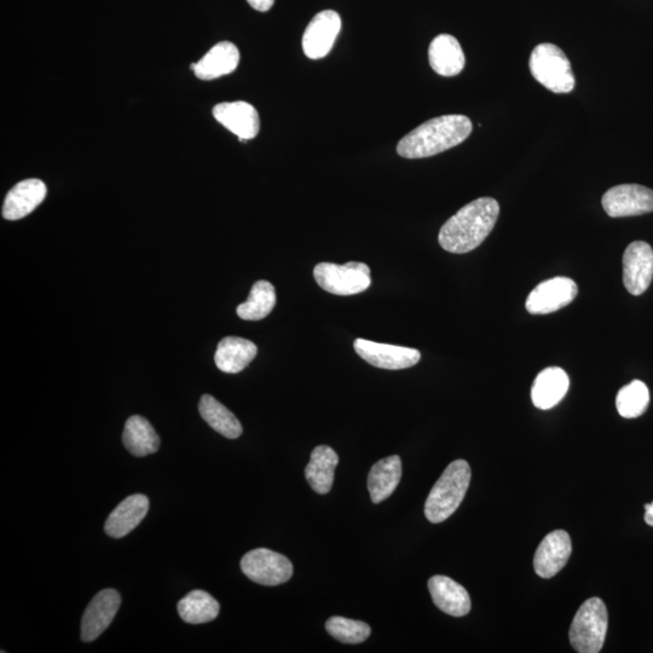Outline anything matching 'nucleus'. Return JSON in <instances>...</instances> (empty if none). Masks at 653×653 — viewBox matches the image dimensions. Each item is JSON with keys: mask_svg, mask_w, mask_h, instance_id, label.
Listing matches in <instances>:
<instances>
[{"mask_svg": "<svg viewBox=\"0 0 653 653\" xmlns=\"http://www.w3.org/2000/svg\"><path fill=\"white\" fill-rule=\"evenodd\" d=\"M471 132V120L465 115H443L409 132L397 144V153L404 159L430 158L459 146Z\"/></svg>", "mask_w": 653, "mask_h": 653, "instance_id": "f03ea898", "label": "nucleus"}, {"mask_svg": "<svg viewBox=\"0 0 653 653\" xmlns=\"http://www.w3.org/2000/svg\"><path fill=\"white\" fill-rule=\"evenodd\" d=\"M579 293L574 280L569 277H553L543 281L529 294L525 308L531 315H548L574 302Z\"/></svg>", "mask_w": 653, "mask_h": 653, "instance_id": "1a4fd4ad", "label": "nucleus"}, {"mask_svg": "<svg viewBox=\"0 0 653 653\" xmlns=\"http://www.w3.org/2000/svg\"><path fill=\"white\" fill-rule=\"evenodd\" d=\"M123 442L125 448L137 458L154 454L160 448L158 433L149 421L140 415H134L127 419Z\"/></svg>", "mask_w": 653, "mask_h": 653, "instance_id": "393cba45", "label": "nucleus"}, {"mask_svg": "<svg viewBox=\"0 0 653 653\" xmlns=\"http://www.w3.org/2000/svg\"><path fill=\"white\" fill-rule=\"evenodd\" d=\"M530 71L533 77L554 94H569L575 89V75L564 51L557 45L543 43L531 52Z\"/></svg>", "mask_w": 653, "mask_h": 653, "instance_id": "20e7f679", "label": "nucleus"}, {"mask_svg": "<svg viewBox=\"0 0 653 653\" xmlns=\"http://www.w3.org/2000/svg\"><path fill=\"white\" fill-rule=\"evenodd\" d=\"M430 65L442 77H455L465 68V54L461 45L450 34H439L432 40L429 49Z\"/></svg>", "mask_w": 653, "mask_h": 653, "instance_id": "412c9836", "label": "nucleus"}, {"mask_svg": "<svg viewBox=\"0 0 653 653\" xmlns=\"http://www.w3.org/2000/svg\"><path fill=\"white\" fill-rule=\"evenodd\" d=\"M314 276L322 290L335 296H355L371 286V269L367 264L350 262L344 265L320 263Z\"/></svg>", "mask_w": 653, "mask_h": 653, "instance_id": "423d86ee", "label": "nucleus"}, {"mask_svg": "<svg viewBox=\"0 0 653 653\" xmlns=\"http://www.w3.org/2000/svg\"><path fill=\"white\" fill-rule=\"evenodd\" d=\"M240 51L233 43H218L202 57L190 65L196 77L201 80H215L233 73L239 67Z\"/></svg>", "mask_w": 653, "mask_h": 653, "instance_id": "6ab92c4d", "label": "nucleus"}, {"mask_svg": "<svg viewBox=\"0 0 653 653\" xmlns=\"http://www.w3.org/2000/svg\"><path fill=\"white\" fill-rule=\"evenodd\" d=\"M500 213L499 202L481 198L461 208L439 231V245L450 253L476 250L493 231Z\"/></svg>", "mask_w": 653, "mask_h": 653, "instance_id": "f257e3e1", "label": "nucleus"}, {"mask_svg": "<svg viewBox=\"0 0 653 653\" xmlns=\"http://www.w3.org/2000/svg\"><path fill=\"white\" fill-rule=\"evenodd\" d=\"M653 279V250L644 241H635L623 256V283L632 296H641Z\"/></svg>", "mask_w": 653, "mask_h": 653, "instance_id": "9d476101", "label": "nucleus"}, {"mask_svg": "<svg viewBox=\"0 0 653 653\" xmlns=\"http://www.w3.org/2000/svg\"><path fill=\"white\" fill-rule=\"evenodd\" d=\"M48 189L40 179H26L17 183L4 200L3 217L8 221H19L36 210L45 199Z\"/></svg>", "mask_w": 653, "mask_h": 653, "instance_id": "dca6fc26", "label": "nucleus"}, {"mask_svg": "<svg viewBox=\"0 0 653 653\" xmlns=\"http://www.w3.org/2000/svg\"><path fill=\"white\" fill-rule=\"evenodd\" d=\"M569 387V375L564 369L559 367L543 369L534 381L531 400L536 408L551 409L563 401L565 395L568 394Z\"/></svg>", "mask_w": 653, "mask_h": 653, "instance_id": "aec40b11", "label": "nucleus"}, {"mask_svg": "<svg viewBox=\"0 0 653 653\" xmlns=\"http://www.w3.org/2000/svg\"><path fill=\"white\" fill-rule=\"evenodd\" d=\"M602 205L612 218L646 215L653 212V190L639 184H621L604 194Z\"/></svg>", "mask_w": 653, "mask_h": 653, "instance_id": "6e6552de", "label": "nucleus"}, {"mask_svg": "<svg viewBox=\"0 0 653 653\" xmlns=\"http://www.w3.org/2000/svg\"><path fill=\"white\" fill-rule=\"evenodd\" d=\"M402 478V461L400 456L392 455L373 465L368 476V490L374 504H380L390 498Z\"/></svg>", "mask_w": 653, "mask_h": 653, "instance_id": "5701e85b", "label": "nucleus"}, {"mask_svg": "<svg viewBox=\"0 0 653 653\" xmlns=\"http://www.w3.org/2000/svg\"><path fill=\"white\" fill-rule=\"evenodd\" d=\"M258 354L256 344L239 337H227L218 344L215 355L219 371L238 374L250 364Z\"/></svg>", "mask_w": 653, "mask_h": 653, "instance_id": "4be33fe9", "label": "nucleus"}, {"mask_svg": "<svg viewBox=\"0 0 653 653\" xmlns=\"http://www.w3.org/2000/svg\"><path fill=\"white\" fill-rule=\"evenodd\" d=\"M326 629L334 639L342 641L344 644H361L369 638L372 632L367 623L339 616L329 618Z\"/></svg>", "mask_w": 653, "mask_h": 653, "instance_id": "c756f323", "label": "nucleus"}, {"mask_svg": "<svg viewBox=\"0 0 653 653\" xmlns=\"http://www.w3.org/2000/svg\"><path fill=\"white\" fill-rule=\"evenodd\" d=\"M471 482V467L465 460L452 462L432 488L425 504V516L433 524L452 517L465 499Z\"/></svg>", "mask_w": 653, "mask_h": 653, "instance_id": "7ed1b4c3", "label": "nucleus"}, {"mask_svg": "<svg viewBox=\"0 0 653 653\" xmlns=\"http://www.w3.org/2000/svg\"><path fill=\"white\" fill-rule=\"evenodd\" d=\"M354 348L357 355L371 366L390 371L413 367L421 358L419 350L369 342L366 339H356Z\"/></svg>", "mask_w": 653, "mask_h": 653, "instance_id": "9b49d317", "label": "nucleus"}, {"mask_svg": "<svg viewBox=\"0 0 653 653\" xmlns=\"http://www.w3.org/2000/svg\"><path fill=\"white\" fill-rule=\"evenodd\" d=\"M570 535L564 530L552 531L542 540L534 557V569L542 579H552L570 559Z\"/></svg>", "mask_w": 653, "mask_h": 653, "instance_id": "2eb2a0df", "label": "nucleus"}, {"mask_svg": "<svg viewBox=\"0 0 653 653\" xmlns=\"http://www.w3.org/2000/svg\"><path fill=\"white\" fill-rule=\"evenodd\" d=\"M338 462V454L331 447L320 446L312 450L305 477L317 494L325 495L331 491Z\"/></svg>", "mask_w": 653, "mask_h": 653, "instance_id": "b1692460", "label": "nucleus"}, {"mask_svg": "<svg viewBox=\"0 0 653 653\" xmlns=\"http://www.w3.org/2000/svg\"><path fill=\"white\" fill-rule=\"evenodd\" d=\"M645 522L647 525H650V527H653V501L651 504L645 505Z\"/></svg>", "mask_w": 653, "mask_h": 653, "instance_id": "2f4dec72", "label": "nucleus"}, {"mask_svg": "<svg viewBox=\"0 0 653 653\" xmlns=\"http://www.w3.org/2000/svg\"><path fill=\"white\" fill-rule=\"evenodd\" d=\"M213 117L225 129L233 132L241 142L257 137L260 120L257 109L244 101L219 103L212 111Z\"/></svg>", "mask_w": 653, "mask_h": 653, "instance_id": "4468645a", "label": "nucleus"}, {"mask_svg": "<svg viewBox=\"0 0 653 653\" xmlns=\"http://www.w3.org/2000/svg\"><path fill=\"white\" fill-rule=\"evenodd\" d=\"M241 570L253 582L263 586H279L291 580L293 565L282 554L257 548L241 559Z\"/></svg>", "mask_w": 653, "mask_h": 653, "instance_id": "0eeeda50", "label": "nucleus"}, {"mask_svg": "<svg viewBox=\"0 0 653 653\" xmlns=\"http://www.w3.org/2000/svg\"><path fill=\"white\" fill-rule=\"evenodd\" d=\"M276 300L274 286L268 281L260 280L254 283L247 302L239 305L236 312L242 320H263L275 308Z\"/></svg>", "mask_w": 653, "mask_h": 653, "instance_id": "cd10ccee", "label": "nucleus"}, {"mask_svg": "<svg viewBox=\"0 0 653 653\" xmlns=\"http://www.w3.org/2000/svg\"><path fill=\"white\" fill-rule=\"evenodd\" d=\"M149 511V499L142 494L131 495L109 514L104 530L113 539H121L134 531Z\"/></svg>", "mask_w": 653, "mask_h": 653, "instance_id": "f3484780", "label": "nucleus"}, {"mask_svg": "<svg viewBox=\"0 0 653 653\" xmlns=\"http://www.w3.org/2000/svg\"><path fill=\"white\" fill-rule=\"evenodd\" d=\"M608 609L602 599L591 598L581 605L571 623L569 638L580 653L602 651L608 633Z\"/></svg>", "mask_w": 653, "mask_h": 653, "instance_id": "39448f33", "label": "nucleus"}, {"mask_svg": "<svg viewBox=\"0 0 653 653\" xmlns=\"http://www.w3.org/2000/svg\"><path fill=\"white\" fill-rule=\"evenodd\" d=\"M247 2L253 9L260 11V13H267V11L273 8L275 0H247Z\"/></svg>", "mask_w": 653, "mask_h": 653, "instance_id": "7c9ffc66", "label": "nucleus"}, {"mask_svg": "<svg viewBox=\"0 0 653 653\" xmlns=\"http://www.w3.org/2000/svg\"><path fill=\"white\" fill-rule=\"evenodd\" d=\"M121 605L120 594L115 589H103L91 600L82 618V640L91 643L111 626Z\"/></svg>", "mask_w": 653, "mask_h": 653, "instance_id": "ddd939ff", "label": "nucleus"}, {"mask_svg": "<svg viewBox=\"0 0 653 653\" xmlns=\"http://www.w3.org/2000/svg\"><path fill=\"white\" fill-rule=\"evenodd\" d=\"M429 589L433 603L439 610L454 617H464L471 611V598L466 589L450 577H431Z\"/></svg>", "mask_w": 653, "mask_h": 653, "instance_id": "a211bd4d", "label": "nucleus"}, {"mask_svg": "<svg viewBox=\"0 0 653 653\" xmlns=\"http://www.w3.org/2000/svg\"><path fill=\"white\" fill-rule=\"evenodd\" d=\"M342 30V19L333 10L321 11L309 26L303 36L304 54L311 60H320L331 52L335 40Z\"/></svg>", "mask_w": 653, "mask_h": 653, "instance_id": "f8f14e48", "label": "nucleus"}, {"mask_svg": "<svg viewBox=\"0 0 653 653\" xmlns=\"http://www.w3.org/2000/svg\"><path fill=\"white\" fill-rule=\"evenodd\" d=\"M202 419L206 421L213 430L221 433L222 436L229 439L239 438L242 435V426L236 416L218 402L211 395L201 397L199 404Z\"/></svg>", "mask_w": 653, "mask_h": 653, "instance_id": "a878e982", "label": "nucleus"}, {"mask_svg": "<svg viewBox=\"0 0 653 653\" xmlns=\"http://www.w3.org/2000/svg\"><path fill=\"white\" fill-rule=\"evenodd\" d=\"M650 404L649 387L640 380L623 386L616 397V408L622 418L635 419L643 415Z\"/></svg>", "mask_w": 653, "mask_h": 653, "instance_id": "c85d7f7f", "label": "nucleus"}, {"mask_svg": "<svg viewBox=\"0 0 653 653\" xmlns=\"http://www.w3.org/2000/svg\"><path fill=\"white\" fill-rule=\"evenodd\" d=\"M177 610L184 622L202 624L216 620L221 606L211 594L204 591H193L179 600Z\"/></svg>", "mask_w": 653, "mask_h": 653, "instance_id": "bb28decb", "label": "nucleus"}]
</instances>
